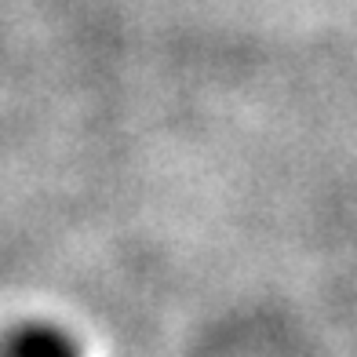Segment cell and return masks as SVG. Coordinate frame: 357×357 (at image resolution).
I'll use <instances>...</instances> for the list:
<instances>
[{
  "label": "cell",
  "mask_w": 357,
  "mask_h": 357,
  "mask_svg": "<svg viewBox=\"0 0 357 357\" xmlns=\"http://www.w3.org/2000/svg\"><path fill=\"white\" fill-rule=\"evenodd\" d=\"M0 357H80L73 339L55 328H19L0 339Z\"/></svg>",
  "instance_id": "cell-1"
}]
</instances>
